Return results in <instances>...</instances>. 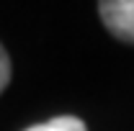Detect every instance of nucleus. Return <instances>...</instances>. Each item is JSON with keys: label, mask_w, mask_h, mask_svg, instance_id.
Here are the masks:
<instances>
[{"label": "nucleus", "mask_w": 134, "mask_h": 131, "mask_svg": "<svg viewBox=\"0 0 134 131\" xmlns=\"http://www.w3.org/2000/svg\"><path fill=\"white\" fill-rule=\"evenodd\" d=\"M98 13L116 39L134 44V0H103L98 3Z\"/></svg>", "instance_id": "nucleus-1"}, {"label": "nucleus", "mask_w": 134, "mask_h": 131, "mask_svg": "<svg viewBox=\"0 0 134 131\" xmlns=\"http://www.w3.org/2000/svg\"><path fill=\"white\" fill-rule=\"evenodd\" d=\"M10 82V59H8V51L0 46V93L8 87Z\"/></svg>", "instance_id": "nucleus-3"}, {"label": "nucleus", "mask_w": 134, "mask_h": 131, "mask_svg": "<svg viewBox=\"0 0 134 131\" xmlns=\"http://www.w3.org/2000/svg\"><path fill=\"white\" fill-rule=\"evenodd\" d=\"M26 131H88L85 123L75 116H57V118H49L44 123H36Z\"/></svg>", "instance_id": "nucleus-2"}]
</instances>
